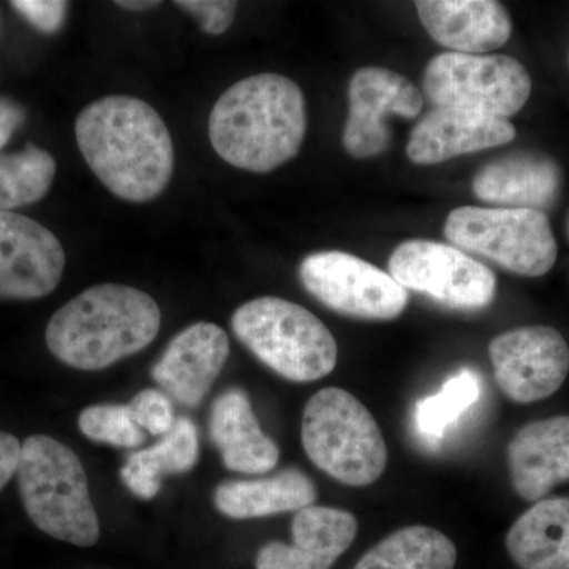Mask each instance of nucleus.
Listing matches in <instances>:
<instances>
[{"label": "nucleus", "instance_id": "nucleus-11", "mask_svg": "<svg viewBox=\"0 0 569 569\" xmlns=\"http://www.w3.org/2000/svg\"><path fill=\"white\" fill-rule=\"evenodd\" d=\"M489 356L498 387L519 403L552 396L569 373L567 340L549 326H526L497 336Z\"/></svg>", "mask_w": 569, "mask_h": 569}, {"label": "nucleus", "instance_id": "nucleus-25", "mask_svg": "<svg viewBox=\"0 0 569 569\" xmlns=\"http://www.w3.org/2000/svg\"><path fill=\"white\" fill-rule=\"evenodd\" d=\"M482 381L471 369L449 378L437 395L419 400L415 408V427L427 447H437L466 411L478 402Z\"/></svg>", "mask_w": 569, "mask_h": 569}, {"label": "nucleus", "instance_id": "nucleus-29", "mask_svg": "<svg viewBox=\"0 0 569 569\" xmlns=\"http://www.w3.org/2000/svg\"><path fill=\"white\" fill-rule=\"evenodd\" d=\"M174 6L197 17L203 31L211 36L227 32L233 24L236 11H238V3L230 0H186V2L179 0Z\"/></svg>", "mask_w": 569, "mask_h": 569}, {"label": "nucleus", "instance_id": "nucleus-5", "mask_svg": "<svg viewBox=\"0 0 569 569\" xmlns=\"http://www.w3.org/2000/svg\"><path fill=\"white\" fill-rule=\"evenodd\" d=\"M231 328L242 346L287 380L307 383L336 369L335 336L320 318L287 299L264 296L246 302Z\"/></svg>", "mask_w": 569, "mask_h": 569}, {"label": "nucleus", "instance_id": "nucleus-33", "mask_svg": "<svg viewBox=\"0 0 569 569\" xmlns=\"http://www.w3.org/2000/svg\"><path fill=\"white\" fill-rule=\"evenodd\" d=\"M116 6L122 7L126 10L141 11L159 7L160 2H149V0H144V2H130V0H127V2H116Z\"/></svg>", "mask_w": 569, "mask_h": 569}, {"label": "nucleus", "instance_id": "nucleus-19", "mask_svg": "<svg viewBox=\"0 0 569 569\" xmlns=\"http://www.w3.org/2000/svg\"><path fill=\"white\" fill-rule=\"evenodd\" d=\"M509 471L516 492L529 501L569 479V417L522 427L508 447Z\"/></svg>", "mask_w": 569, "mask_h": 569}, {"label": "nucleus", "instance_id": "nucleus-2", "mask_svg": "<svg viewBox=\"0 0 569 569\" xmlns=\"http://www.w3.org/2000/svg\"><path fill=\"white\" fill-rule=\"evenodd\" d=\"M307 130L305 93L290 78L260 73L231 86L213 104L209 140L236 168L269 173L295 159Z\"/></svg>", "mask_w": 569, "mask_h": 569}, {"label": "nucleus", "instance_id": "nucleus-23", "mask_svg": "<svg viewBox=\"0 0 569 569\" xmlns=\"http://www.w3.org/2000/svg\"><path fill=\"white\" fill-rule=\"evenodd\" d=\"M200 458V438L192 419L176 418L170 432L159 443L134 451L121 468L123 485L133 496L152 500L160 492L162 478L189 473Z\"/></svg>", "mask_w": 569, "mask_h": 569}, {"label": "nucleus", "instance_id": "nucleus-3", "mask_svg": "<svg viewBox=\"0 0 569 569\" xmlns=\"http://www.w3.org/2000/svg\"><path fill=\"white\" fill-rule=\"evenodd\" d=\"M162 313L151 296L129 284L88 288L47 326V346L63 365L102 370L144 350L159 335Z\"/></svg>", "mask_w": 569, "mask_h": 569}, {"label": "nucleus", "instance_id": "nucleus-20", "mask_svg": "<svg viewBox=\"0 0 569 569\" xmlns=\"http://www.w3.org/2000/svg\"><path fill=\"white\" fill-rule=\"evenodd\" d=\"M209 436L222 456L223 466L236 473H268L279 462V447L261 430L242 389H228L213 400Z\"/></svg>", "mask_w": 569, "mask_h": 569}, {"label": "nucleus", "instance_id": "nucleus-30", "mask_svg": "<svg viewBox=\"0 0 569 569\" xmlns=\"http://www.w3.org/2000/svg\"><path fill=\"white\" fill-rule=\"evenodd\" d=\"M11 6L41 32L54 33L66 21L69 3L61 0H14Z\"/></svg>", "mask_w": 569, "mask_h": 569}, {"label": "nucleus", "instance_id": "nucleus-32", "mask_svg": "<svg viewBox=\"0 0 569 569\" xmlns=\"http://www.w3.org/2000/svg\"><path fill=\"white\" fill-rule=\"evenodd\" d=\"M22 122V110L17 103L0 99V148L10 140L17 127Z\"/></svg>", "mask_w": 569, "mask_h": 569}, {"label": "nucleus", "instance_id": "nucleus-14", "mask_svg": "<svg viewBox=\"0 0 569 569\" xmlns=\"http://www.w3.org/2000/svg\"><path fill=\"white\" fill-rule=\"evenodd\" d=\"M228 356L230 340L220 326L194 323L171 340L152 367V378L170 399L197 408L222 372Z\"/></svg>", "mask_w": 569, "mask_h": 569}, {"label": "nucleus", "instance_id": "nucleus-27", "mask_svg": "<svg viewBox=\"0 0 569 569\" xmlns=\"http://www.w3.org/2000/svg\"><path fill=\"white\" fill-rule=\"evenodd\" d=\"M78 426L89 440L112 447L133 449L146 440L130 406L100 403L84 408L78 418Z\"/></svg>", "mask_w": 569, "mask_h": 569}, {"label": "nucleus", "instance_id": "nucleus-1", "mask_svg": "<svg viewBox=\"0 0 569 569\" xmlns=\"http://www.w3.org/2000/svg\"><path fill=\"white\" fill-rule=\"evenodd\" d=\"M78 146L103 186L132 203H146L167 189L174 170L170 130L151 104L108 96L78 116Z\"/></svg>", "mask_w": 569, "mask_h": 569}, {"label": "nucleus", "instance_id": "nucleus-10", "mask_svg": "<svg viewBox=\"0 0 569 569\" xmlns=\"http://www.w3.org/2000/svg\"><path fill=\"white\" fill-rule=\"evenodd\" d=\"M299 277L317 301L342 316L395 320L408 305L406 288L389 272L339 250L309 254Z\"/></svg>", "mask_w": 569, "mask_h": 569}, {"label": "nucleus", "instance_id": "nucleus-13", "mask_svg": "<svg viewBox=\"0 0 569 569\" xmlns=\"http://www.w3.org/2000/svg\"><path fill=\"white\" fill-rule=\"evenodd\" d=\"M66 252L50 230L14 212H0V299H40L61 282Z\"/></svg>", "mask_w": 569, "mask_h": 569}, {"label": "nucleus", "instance_id": "nucleus-9", "mask_svg": "<svg viewBox=\"0 0 569 569\" xmlns=\"http://www.w3.org/2000/svg\"><path fill=\"white\" fill-rule=\"evenodd\" d=\"M389 274L406 290L418 291L456 310H479L496 298V274L455 246L411 239L389 258Z\"/></svg>", "mask_w": 569, "mask_h": 569}, {"label": "nucleus", "instance_id": "nucleus-34", "mask_svg": "<svg viewBox=\"0 0 569 569\" xmlns=\"http://www.w3.org/2000/svg\"><path fill=\"white\" fill-rule=\"evenodd\" d=\"M568 236H569V219H568Z\"/></svg>", "mask_w": 569, "mask_h": 569}, {"label": "nucleus", "instance_id": "nucleus-26", "mask_svg": "<svg viewBox=\"0 0 569 569\" xmlns=\"http://www.w3.org/2000/svg\"><path fill=\"white\" fill-rule=\"evenodd\" d=\"M54 176V159L37 146L0 156V212L41 200L50 192Z\"/></svg>", "mask_w": 569, "mask_h": 569}, {"label": "nucleus", "instance_id": "nucleus-31", "mask_svg": "<svg viewBox=\"0 0 569 569\" xmlns=\"http://www.w3.org/2000/svg\"><path fill=\"white\" fill-rule=\"evenodd\" d=\"M21 447L17 437L0 430V490L9 485L11 478L17 477Z\"/></svg>", "mask_w": 569, "mask_h": 569}, {"label": "nucleus", "instance_id": "nucleus-7", "mask_svg": "<svg viewBox=\"0 0 569 569\" xmlns=\"http://www.w3.org/2000/svg\"><path fill=\"white\" fill-rule=\"evenodd\" d=\"M445 236L463 252L526 277L548 274L559 253L548 216L531 209L462 206L449 213Z\"/></svg>", "mask_w": 569, "mask_h": 569}, {"label": "nucleus", "instance_id": "nucleus-22", "mask_svg": "<svg viewBox=\"0 0 569 569\" xmlns=\"http://www.w3.org/2000/svg\"><path fill=\"white\" fill-rule=\"evenodd\" d=\"M507 548L522 569H569V498L538 501L508 531Z\"/></svg>", "mask_w": 569, "mask_h": 569}, {"label": "nucleus", "instance_id": "nucleus-35", "mask_svg": "<svg viewBox=\"0 0 569 569\" xmlns=\"http://www.w3.org/2000/svg\"><path fill=\"white\" fill-rule=\"evenodd\" d=\"M568 61H569V56H568Z\"/></svg>", "mask_w": 569, "mask_h": 569}, {"label": "nucleus", "instance_id": "nucleus-6", "mask_svg": "<svg viewBox=\"0 0 569 569\" xmlns=\"http://www.w3.org/2000/svg\"><path fill=\"white\" fill-rule=\"evenodd\" d=\"M301 437L309 459L343 485L365 488L387 468L388 448L376 418L343 389L326 388L310 397Z\"/></svg>", "mask_w": 569, "mask_h": 569}, {"label": "nucleus", "instance_id": "nucleus-24", "mask_svg": "<svg viewBox=\"0 0 569 569\" xmlns=\"http://www.w3.org/2000/svg\"><path fill=\"white\" fill-rule=\"evenodd\" d=\"M455 542L432 527H407L389 535L355 569H455Z\"/></svg>", "mask_w": 569, "mask_h": 569}, {"label": "nucleus", "instance_id": "nucleus-21", "mask_svg": "<svg viewBox=\"0 0 569 569\" xmlns=\"http://www.w3.org/2000/svg\"><path fill=\"white\" fill-rule=\"evenodd\" d=\"M317 497L312 479L298 468H284L268 478L222 482L213 492V505L227 518L257 519L301 511Z\"/></svg>", "mask_w": 569, "mask_h": 569}, {"label": "nucleus", "instance_id": "nucleus-18", "mask_svg": "<svg viewBox=\"0 0 569 569\" xmlns=\"http://www.w3.org/2000/svg\"><path fill=\"white\" fill-rule=\"evenodd\" d=\"M417 10L427 33L460 54H486L511 37V18L496 0H419Z\"/></svg>", "mask_w": 569, "mask_h": 569}, {"label": "nucleus", "instance_id": "nucleus-28", "mask_svg": "<svg viewBox=\"0 0 569 569\" xmlns=\"http://www.w3.org/2000/svg\"><path fill=\"white\" fill-rule=\"evenodd\" d=\"M132 407L138 426L151 436L163 437L174 426L176 417L170 397L159 389H144L133 397Z\"/></svg>", "mask_w": 569, "mask_h": 569}, {"label": "nucleus", "instance_id": "nucleus-8", "mask_svg": "<svg viewBox=\"0 0 569 569\" xmlns=\"http://www.w3.org/2000/svg\"><path fill=\"white\" fill-rule=\"evenodd\" d=\"M422 88L436 107L508 119L529 102V71L501 54L443 52L427 63Z\"/></svg>", "mask_w": 569, "mask_h": 569}, {"label": "nucleus", "instance_id": "nucleus-17", "mask_svg": "<svg viewBox=\"0 0 569 569\" xmlns=\"http://www.w3.org/2000/svg\"><path fill=\"white\" fill-rule=\"evenodd\" d=\"M561 170L545 153L519 151L498 157L479 168L473 178V193L498 208H552L561 190Z\"/></svg>", "mask_w": 569, "mask_h": 569}, {"label": "nucleus", "instance_id": "nucleus-12", "mask_svg": "<svg viewBox=\"0 0 569 569\" xmlns=\"http://www.w3.org/2000/svg\"><path fill=\"white\" fill-rule=\"evenodd\" d=\"M350 112L343 129V148L355 159H372L391 144L388 116L418 118L425 99L417 86L396 71L365 67L351 77Z\"/></svg>", "mask_w": 569, "mask_h": 569}, {"label": "nucleus", "instance_id": "nucleus-4", "mask_svg": "<svg viewBox=\"0 0 569 569\" xmlns=\"http://www.w3.org/2000/svg\"><path fill=\"white\" fill-rule=\"evenodd\" d=\"M17 478L22 507L37 529L80 548L99 541L88 475L73 449L48 436L26 438Z\"/></svg>", "mask_w": 569, "mask_h": 569}, {"label": "nucleus", "instance_id": "nucleus-16", "mask_svg": "<svg viewBox=\"0 0 569 569\" xmlns=\"http://www.w3.org/2000/svg\"><path fill=\"white\" fill-rule=\"evenodd\" d=\"M293 545L272 541L258 550L257 569H329L358 533V520L343 509L307 507L296 512Z\"/></svg>", "mask_w": 569, "mask_h": 569}, {"label": "nucleus", "instance_id": "nucleus-15", "mask_svg": "<svg viewBox=\"0 0 569 569\" xmlns=\"http://www.w3.org/2000/svg\"><path fill=\"white\" fill-rule=\"evenodd\" d=\"M515 138V126L508 119L436 107L411 130L407 153L413 163L437 164L508 144Z\"/></svg>", "mask_w": 569, "mask_h": 569}]
</instances>
